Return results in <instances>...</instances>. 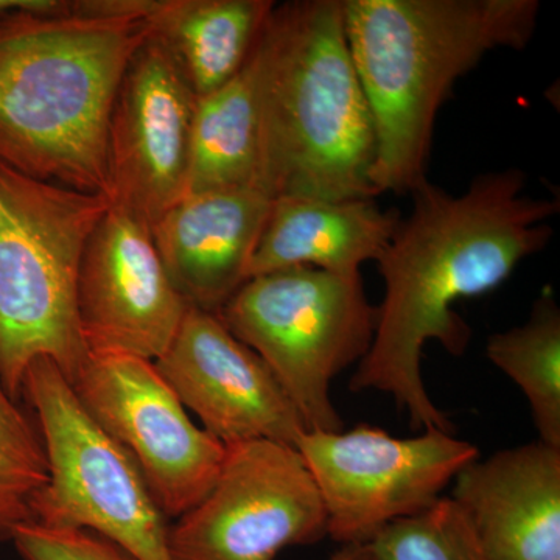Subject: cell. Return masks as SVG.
<instances>
[{"label": "cell", "mask_w": 560, "mask_h": 560, "mask_svg": "<svg viewBox=\"0 0 560 560\" xmlns=\"http://www.w3.org/2000/svg\"><path fill=\"white\" fill-rule=\"evenodd\" d=\"M489 560H560V448L536 441L474 460L453 481Z\"/></svg>", "instance_id": "obj_14"}, {"label": "cell", "mask_w": 560, "mask_h": 560, "mask_svg": "<svg viewBox=\"0 0 560 560\" xmlns=\"http://www.w3.org/2000/svg\"><path fill=\"white\" fill-rule=\"evenodd\" d=\"M296 448L319 490L327 536L340 545L371 544L386 526L430 510L480 458L474 444L436 429L415 438L372 425L305 431Z\"/></svg>", "instance_id": "obj_8"}, {"label": "cell", "mask_w": 560, "mask_h": 560, "mask_svg": "<svg viewBox=\"0 0 560 560\" xmlns=\"http://www.w3.org/2000/svg\"><path fill=\"white\" fill-rule=\"evenodd\" d=\"M486 355L528 400L539 441L560 448V308L551 291L522 326L490 335Z\"/></svg>", "instance_id": "obj_19"}, {"label": "cell", "mask_w": 560, "mask_h": 560, "mask_svg": "<svg viewBox=\"0 0 560 560\" xmlns=\"http://www.w3.org/2000/svg\"><path fill=\"white\" fill-rule=\"evenodd\" d=\"M187 308L165 271L150 224L109 202L84 248L77 285L88 352L156 361Z\"/></svg>", "instance_id": "obj_12"}, {"label": "cell", "mask_w": 560, "mask_h": 560, "mask_svg": "<svg viewBox=\"0 0 560 560\" xmlns=\"http://www.w3.org/2000/svg\"><path fill=\"white\" fill-rule=\"evenodd\" d=\"M108 208L101 191L0 162V378L14 399L33 361H55L72 382L90 359L77 285L84 248Z\"/></svg>", "instance_id": "obj_5"}, {"label": "cell", "mask_w": 560, "mask_h": 560, "mask_svg": "<svg viewBox=\"0 0 560 560\" xmlns=\"http://www.w3.org/2000/svg\"><path fill=\"white\" fill-rule=\"evenodd\" d=\"M370 545L377 560H489L451 497L386 526Z\"/></svg>", "instance_id": "obj_21"}, {"label": "cell", "mask_w": 560, "mask_h": 560, "mask_svg": "<svg viewBox=\"0 0 560 560\" xmlns=\"http://www.w3.org/2000/svg\"><path fill=\"white\" fill-rule=\"evenodd\" d=\"M400 213L374 200L276 197L250 257L248 279L287 268L360 275L388 245Z\"/></svg>", "instance_id": "obj_16"}, {"label": "cell", "mask_w": 560, "mask_h": 560, "mask_svg": "<svg viewBox=\"0 0 560 560\" xmlns=\"http://www.w3.org/2000/svg\"><path fill=\"white\" fill-rule=\"evenodd\" d=\"M260 183L268 197L374 200V120L342 0L276 3L261 32Z\"/></svg>", "instance_id": "obj_3"}, {"label": "cell", "mask_w": 560, "mask_h": 560, "mask_svg": "<svg viewBox=\"0 0 560 560\" xmlns=\"http://www.w3.org/2000/svg\"><path fill=\"white\" fill-rule=\"evenodd\" d=\"M70 385L84 410L135 460L168 521L208 495L226 445L195 425L154 361L90 353Z\"/></svg>", "instance_id": "obj_10"}, {"label": "cell", "mask_w": 560, "mask_h": 560, "mask_svg": "<svg viewBox=\"0 0 560 560\" xmlns=\"http://www.w3.org/2000/svg\"><path fill=\"white\" fill-rule=\"evenodd\" d=\"M197 95L154 38L132 55L106 130V197L153 224L186 195Z\"/></svg>", "instance_id": "obj_11"}, {"label": "cell", "mask_w": 560, "mask_h": 560, "mask_svg": "<svg viewBox=\"0 0 560 560\" xmlns=\"http://www.w3.org/2000/svg\"><path fill=\"white\" fill-rule=\"evenodd\" d=\"M271 200L257 189L190 194L151 224L165 271L187 304L219 313L248 280Z\"/></svg>", "instance_id": "obj_15"}, {"label": "cell", "mask_w": 560, "mask_h": 560, "mask_svg": "<svg viewBox=\"0 0 560 560\" xmlns=\"http://www.w3.org/2000/svg\"><path fill=\"white\" fill-rule=\"evenodd\" d=\"M220 319L267 363L307 431L345 430L331 382L370 352L377 307L361 275L296 267L246 280Z\"/></svg>", "instance_id": "obj_6"}, {"label": "cell", "mask_w": 560, "mask_h": 560, "mask_svg": "<svg viewBox=\"0 0 560 560\" xmlns=\"http://www.w3.org/2000/svg\"><path fill=\"white\" fill-rule=\"evenodd\" d=\"M537 0H342L350 57L374 120L377 195L427 180L434 124L456 81L489 51L522 50Z\"/></svg>", "instance_id": "obj_2"}, {"label": "cell", "mask_w": 560, "mask_h": 560, "mask_svg": "<svg viewBox=\"0 0 560 560\" xmlns=\"http://www.w3.org/2000/svg\"><path fill=\"white\" fill-rule=\"evenodd\" d=\"M327 560H377L370 544L341 545Z\"/></svg>", "instance_id": "obj_24"}, {"label": "cell", "mask_w": 560, "mask_h": 560, "mask_svg": "<svg viewBox=\"0 0 560 560\" xmlns=\"http://www.w3.org/2000/svg\"><path fill=\"white\" fill-rule=\"evenodd\" d=\"M154 364L202 430L226 447L248 441L296 447L307 431L270 368L231 334L219 313L189 305Z\"/></svg>", "instance_id": "obj_13"}, {"label": "cell", "mask_w": 560, "mask_h": 560, "mask_svg": "<svg viewBox=\"0 0 560 560\" xmlns=\"http://www.w3.org/2000/svg\"><path fill=\"white\" fill-rule=\"evenodd\" d=\"M39 422L49 480L33 503V521L88 529L139 560H172L171 523L119 442L84 410L65 372L33 361L22 381Z\"/></svg>", "instance_id": "obj_7"}, {"label": "cell", "mask_w": 560, "mask_h": 560, "mask_svg": "<svg viewBox=\"0 0 560 560\" xmlns=\"http://www.w3.org/2000/svg\"><path fill=\"white\" fill-rule=\"evenodd\" d=\"M261 84L264 72L256 44L237 75L197 98L186 195L260 190Z\"/></svg>", "instance_id": "obj_18"}, {"label": "cell", "mask_w": 560, "mask_h": 560, "mask_svg": "<svg viewBox=\"0 0 560 560\" xmlns=\"http://www.w3.org/2000/svg\"><path fill=\"white\" fill-rule=\"evenodd\" d=\"M275 7L271 0H161L147 25L200 98L237 75Z\"/></svg>", "instance_id": "obj_17"}, {"label": "cell", "mask_w": 560, "mask_h": 560, "mask_svg": "<svg viewBox=\"0 0 560 560\" xmlns=\"http://www.w3.org/2000/svg\"><path fill=\"white\" fill-rule=\"evenodd\" d=\"M142 20L22 16L0 25V162L106 195V130Z\"/></svg>", "instance_id": "obj_4"}, {"label": "cell", "mask_w": 560, "mask_h": 560, "mask_svg": "<svg viewBox=\"0 0 560 560\" xmlns=\"http://www.w3.org/2000/svg\"><path fill=\"white\" fill-rule=\"evenodd\" d=\"M518 168L477 176L460 194L429 179L411 191L382 256L378 272L385 296L370 352L350 378L352 393L381 390L407 412L412 430L455 434V425L423 385L427 342L460 357L471 330L453 305L499 289L518 265L550 243L559 198L525 194Z\"/></svg>", "instance_id": "obj_1"}, {"label": "cell", "mask_w": 560, "mask_h": 560, "mask_svg": "<svg viewBox=\"0 0 560 560\" xmlns=\"http://www.w3.org/2000/svg\"><path fill=\"white\" fill-rule=\"evenodd\" d=\"M49 480L39 431L0 378V540L33 521V503Z\"/></svg>", "instance_id": "obj_20"}, {"label": "cell", "mask_w": 560, "mask_h": 560, "mask_svg": "<svg viewBox=\"0 0 560 560\" xmlns=\"http://www.w3.org/2000/svg\"><path fill=\"white\" fill-rule=\"evenodd\" d=\"M10 540L24 560H139L101 534L35 521L18 526Z\"/></svg>", "instance_id": "obj_22"}, {"label": "cell", "mask_w": 560, "mask_h": 560, "mask_svg": "<svg viewBox=\"0 0 560 560\" xmlns=\"http://www.w3.org/2000/svg\"><path fill=\"white\" fill-rule=\"evenodd\" d=\"M72 0H0V25L22 16H66Z\"/></svg>", "instance_id": "obj_23"}, {"label": "cell", "mask_w": 560, "mask_h": 560, "mask_svg": "<svg viewBox=\"0 0 560 560\" xmlns=\"http://www.w3.org/2000/svg\"><path fill=\"white\" fill-rule=\"evenodd\" d=\"M168 529L172 560H275L327 536L301 453L272 441L228 445L215 485Z\"/></svg>", "instance_id": "obj_9"}]
</instances>
